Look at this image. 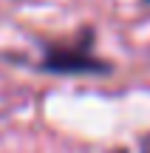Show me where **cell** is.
<instances>
[{
	"label": "cell",
	"mask_w": 150,
	"mask_h": 153,
	"mask_svg": "<svg viewBox=\"0 0 150 153\" xmlns=\"http://www.w3.org/2000/svg\"><path fill=\"white\" fill-rule=\"evenodd\" d=\"M40 71L48 74H108L111 65L88 51V45H48L40 60Z\"/></svg>",
	"instance_id": "1"
},
{
	"label": "cell",
	"mask_w": 150,
	"mask_h": 153,
	"mask_svg": "<svg viewBox=\"0 0 150 153\" xmlns=\"http://www.w3.org/2000/svg\"><path fill=\"white\" fill-rule=\"evenodd\" d=\"M147 153H150V150H147Z\"/></svg>",
	"instance_id": "2"
}]
</instances>
